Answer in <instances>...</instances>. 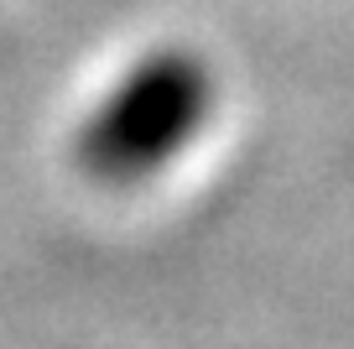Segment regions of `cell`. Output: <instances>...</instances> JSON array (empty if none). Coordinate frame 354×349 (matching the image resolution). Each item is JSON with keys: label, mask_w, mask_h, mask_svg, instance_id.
I'll list each match as a JSON object with an SVG mask.
<instances>
[{"label": "cell", "mask_w": 354, "mask_h": 349, "mask_svg": "<svg viewBox=\"0 0 354 349\" xmlns=\"http://www.w3.org/2000/svg\"><path fill=\"white\" fill-rule=\"evenodd\" d=\"M214 73L183 47L146 53L78 131V167L100 183H136L167 167L209 125Z\"/></svg>", "instance_id": "obj_1"}]
</instances>
